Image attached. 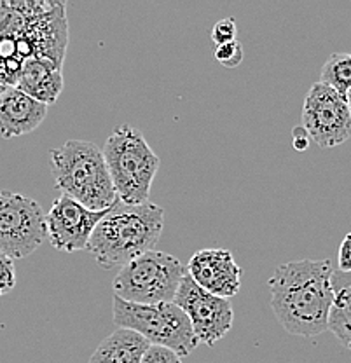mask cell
Listing matches in <instances>:
<instances>
[{"label": "cell", "mask_w": 351, "mask_h": 363, "mask_svg": "<svg viewBox=\"0 0 351 363\" xmlns=\"http://www.w3.org/2000/svg\"><path fill=\"white\" fill-rule=\"evenodd\" d=\"M330 260H294L278 266L267 281L271 308L289 334L316 337L328 330L332 308Z\"/></svg>", "instance_id": "cell-1"}, {"label": "cell", "mask_w": 351, "mask_h": 363, "mask_svg": "<svg viewBox=\"0 0 351 363\" xmlns=\"http://www.w3.org/2000/svg\"><path fill=\"white\" fill-rule=\"evenodd\" d=\"M163 224L165 210L160 204H126L116 199L94 227L86 252L104 269L123 267L156 248Z\"/></svg>", "instance_id": "cell-2"}, {"label": "cell", "mask_w": 351, "mask_h": 363, "mask_svg": "<svg viewBox=\"0 0 351 363\" xmlns=\"http://www.w3.org/2000/svg\"><path fill=\"white\" fill-rule=\"evenodd\" d=\"M49 164L55 187L82 206L105 211L117 199L104 154L93 142L67 140L62 147L49 150Z\"/></svg>", "instance_id": "cell-3"}, {"label": "cell", "mask_w": 351, "mask_h": 363, "mask_svg": "<svg viewBox=\"0 0 351 363\" xmlns=\"http://www.w3.org/2000/svg\"><path fill=\"white\" fill-rule=\"evenodd\" d=\"M101 154L117 199L126 204L149 201L150 187L161 161L142 131L131 124H123L108 135Z\"/></svg>", "instance_id": "cell-4"}, {"label": "cell", "mask_w": 351, "mask_h": 363, "mask_svg": "<svg viewBox=\"0 0 351 363\" xmlns=\"http://www.w3.org/2000/svg\"><path fill=\"white\" fill-rule=\"evenodd\" d=\"M112 318L117 328L135 332L142 335L150 346L172 350L180 358L189 357L198 347L191 321L186 313L173 302L142 306L114 297Z\"/></svg>", "instance_id": "cell-5"}, {"label": "cell", "mask_w": 351, "mask_h": 363, "mask_svg": "<svg viewBox=\"0 0 351 363\" xmlns=\"http://www.w3.org/2000/svg\"><path fill=\"white\" fill-rule=\"evenodd\" d=\"M186 274L187 267L177 257L150 250L121 267L112 281V290L114 297L131 304L173 302Z\"/></svg>", "instance_id": "cell-6"}, {"label": "cell", "mask_w": 351, "mask_h": 363, "mask_svg": "<svg viewBox=\"0 0 351 363\" xmlns=\"http://www.w3.org/2000/svg\"><path fill=\"white\" fill-rule=\"evenodd\" d=\"M46 238V213L35 199L0 191V252L11 259H25Z\"/></svg>", "instance_id": "cell-7"}, {"label": "cell", "mask_w": 351, "mask_h": 363, "mask_svg": "<svg viewBox=\"0 0 351 363\" xmlns=\"http://www.w3.org/2000/svg\"><path fill=\"white\" fill-rule=\"evenodd\" d=\"M301 126L322 149L345 143L351 136V113L346 96L330 86L315 82L304 96Z\"/></svg>", "instance_id": "cell-8"}, {"label": "cell", "mask_w": 351, "mask_h": 363, "mask_svg": "<svg viewBox=\"0 0 351 363\" xmlns=\"http://www.w3.org/2000/svg\"><path fill=\"white\" fill-rule=\"evenodd\" d=\"M173 304L186 313L198 344L215 346L233 328L234 311L229 298L208 294L196 285L189 274L184 276Z\"/></svg>", "instance_id": "cell-9"}, {"label": "cell", "mask_w": 351, "mask_h": 363, "mask_svg": "<svg viewBox=\"0 0 351 363\" xmlns=\"http://www.w3.org/2000/svg\"><path fill=\"white\" fill-rule=\"evenodd\" d=\"M105 211H93L62 194L46 213V238L51 247L67 253L86 250Z\"/></svg>", "instance_id": "cell-10"}, {"label": "cell", "mask_w": 351, "mask_h": 363, "mask_svg": "<svg viewBox=\"0 0 351 363\" xmlns=\"http://www.w3.org/2000/svg\"><path fill=\"white\" fill-rule=\"evenodd\" d=\"M241 267L225 248H205L196 252L187 264L192 281L208 294L231 298L241 289Z\"/></svg>", "instance_id": "cell-11"}, {"label": "cell", "mask_w": 351, "mask_h": 363, "mask_svg": "<svg viewBox=\"0 0 351 363\" xmlns=\"http://www.w3.org/2000/svg\"><path fill=\"white\" fill-rule=\"evenodd\" d=\"M48 105L9 84L0 89V135L18 138L35 131L48 116Z\"/></svg>", "instance_id": "cell-12"}, {"label": "cell", "mask_w": 351, "mask_h": 363, "mask_svg": "<svg viewBox=\"0 0 351 363\" xmlns=\"http://www.w3.org/2000/svg\"><path fill=\"white\" fill-rule=\"evenodd\" d=\"M14 86L49 107L62 93L63 75L56 63L43 58H30L21 65Z\"/></svg>", "instance_id": "cell-13"}, {"label": "cell", "mask_w": 351, "mask_h": 363, "mask_svg": "<svg viewBox=\"0 0 351 363\" xmlns=\"http://www.w3.org/2000/svg\"><path fill=\"white\" fill-rule=\"evenodd\" d=\"M149 346L142 335L126 328H117L114 334L98 344L88 363H140Z\"/></svg>", "instance_id": "cell-14"}, {"label": "cell", "mask_w": 351, "mask_h": 363, "mask_svg": "<svg viewBox=\"0 0 351 363\" xmlns=\"http://www.w3.org/2000/svg\"><path fill=\"white\" fill-rule=\"evenodd\" d=\"M332 294L328 330L351 351V272H332Z\"/></svg>", "instance_id": "cell-15"}, {"label": "cell", "mask_w": 351, "mask_h": 363, "mask_svg": "<svg viewBox=\"0 0 351 363\" xmlns=\"http://www.w3.org/2000/svg\"><path fill=\"white\" fill-rule=\"evenodd\" d=\"M346 96L351 89V55L348 52H334L328 56L320 72V81Z\"/></svg>", "instance_id": "cell-16"}, {"label": "cell", "mask_w": 351, "mask_h": 363, "mask_svg": "<svg viewBox=\"0 0 351 363\" xmlns=\"http://www.w3.org/2000/svg\"><path fill=\"white\" fill-rule=\"evenodd\" d=\"M215 60L225 68H236L243 62V45L238 40L233 43L221 44L215 48Z\"/></svg>", "instance_id": "cell-17"}, {"label": "cell", "mask_w": 351, "mask_h": 363, "mask_svg": "<svg viewBox=\"0 0 351 363\" xmlns=\"http://www.w3.org/2000/svg\"><path fill=\"white\" fill-rule=\"evenodd\" d=\"M236 37L238 26L233 18H222V20L215 23V26L211 28V40H213L215 45L233 43V40H238Z\"/></svg>", "instance_id": "cell-18"}, {"label": "cell", "mask_w": 351, "mask_h": 363, "mask_svg": "<svg viewBox=\"0 0 351 363\" xmlns=\"http://www.w3.org/2000/svg\"><path fill=\"white\" fill-rule=\"evenodd\" d=\"M16 286V267L11 257L0 252V297L9 294Z\"/></svg>", "instance_id": "cell-19"}, {"label": "cell", "mask_w": 351, "mask_h": 363, "mask_svg": "<svg viewBox=\"0 0 351 363\" xmlns=\"http://www.w3.org/2000/svg\"><path fill=\"white\" fill-rule=\"evenodd\" d=\"M140 363H182V358L166 347L149 346L143 353Z\"/></svg>", "instance_id": "cell-20"}, {"label": "cell", "mask_w": 351, "mask_h": 363, "mask_svg": "<svg viewBox=\"0 0 351 363\" xmlns=\"http://www.w3.org/2000/svg\"><path fill=\"white\" fill-rule=\"evenodd\" d=\"M338 271L351 272V233L342 238L338 252Z\"/></svg>", "instance_id": "cell-21"}, {"label": "cell", "mask_w": 351, "mask_h": 363, "mask_svg": "<svg viewBox=\"0 0 351 363\" xmlns=\"http://www.w3.org/2000/svg\"><path fill=\"white\" fill-rule=\"evenodd\" d=\"M309 143H311V140H309L308 133H306V130L303 126H296L292 131V145L294 149L299 150V152H303L309 147Z\"/></svg>", "instance_id": "cell-22"}, {"label": "cell", "mask_w": 351, "mask_h": 363, "mask_svg": "<svg viewBox=\"0 0 351 363\" xmlns=\"http://www.w3.org/2000/svg\"><path fill=\"white\" fill-rule=\"evenodd\" d=\"M346 101H348V107H350V113H351V89L348 91V94H346Z\"/></svg>", "instance_id": "cell-23"}]
</instances>
